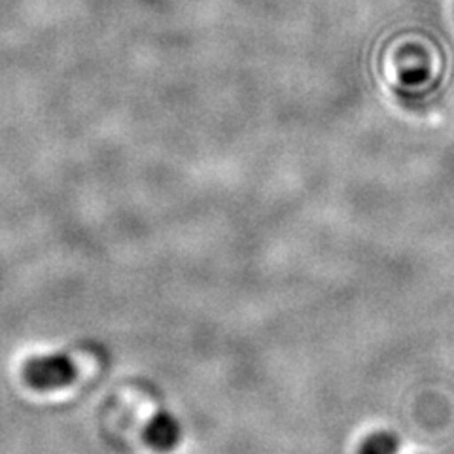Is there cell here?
Here are the masks:
<instances>
[{
    "mask_svg": "<svg viewBox=\"0 0 454 454\" xmlns=\"http://www.w3.org/2000/svg\"><path fill=\"white\" fill-rule=\"evenodd\" d=\"M80 373L78 364L67 354H51V356H36L27 360L23 365V377L33 388L53 390L73 385Z\"/></svg>",
    "mask_w": 454,
    "mask_h": 454,
    "instance_id": "1",
    "label": "cell"
},
{
    "mask_svg": "<svg viewBox=\"0 0 454 454\" xmlns=\"http://www.w3.org/2000/svg\"><path fill=\"white\" fill-rule=\"evenodd\" d=\"M182 439V424L168 411H158L145 428V442L158 452L173 450Z\"/></svg>",
    "mask_w": 454,
    "mask_h": 454,
    "instance_id": "2",
    "label": "cell"
},
{
    "mask_svg": "<svg viewBox=\"0 0 454 454\" xmlns=\"http://www.w3.org/2000/svg\"><path fill=\"white\" fill-rule=\"evenodd\" d=\"M400 445H402L400 435L390 430H379V432L369 434L364 439L358 449V454H397Z\"/></svg>",
    "mask_w": 454,
    "mask_h": 454,
    "instance_id": "3",
    "label": "cell"
}]
</instances>
